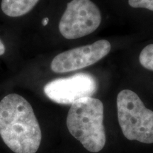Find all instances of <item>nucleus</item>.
<instances>
[{"label":"nucleus","mask_w":153,"mask_h":153,"mask_svg":"<svg viewBox=\"0 0 153 153\" xmlns=\"http://www.w3.org/2000/svg\"><path fill=\"white\" fill-rule=\"evenodd\" d=\"M0 136L14 153H36L41 143L39 123L30 103L16 94L0 101Z\"/></svg>","instance_id":"f257e3e1"},{"label":"nucleus","mask_w":153,"mask_h":153,"mask_svg":"<svg viewBox=\"0 0 153 153\" xmlns=\"http://www.w3.org/2000/svg\"><path fill=\"white\" fill-rule=\"evenodd\" d=\"M104 105L98 99L83 97L71 105L67 117L68 131L86 150L98 152L104 148L106 137Z\"/></svg>","instance_id":"f03ea898"},{"label":"nucleus","mask_w":153,"mask_h":153,"mask_svg":"<svg viewBox=\"0 0 153 153\" xmlns=\"http://www.w3.org/2000/svg\"><path fill=\"white\" fill-rule=\"evenodd\" d=\"M117 110L118 123L126 138L153 143V111L145 106L137 94L129 89L120 91Z\"/></svg>","instance_id":"7ed1b4c3"},{"label":"nucleus","mask_w":153,"mask_h":153,"mask_svg":"<svg viewBox=\"0 0 153 153\" xmlns=\"http://www.w3.org/2000/svg\"><path fill=\"white\" fill-rule=\"evenodd\" d=\"M101 22L100 10L91 0H72L59 23V30L66 39H77L93 33Z\"/></svg>","instance_id":"20e7f679"},{"label":"nucleus","mask_w":153,"mask_h":153,"mask_svg":"<svg viewBox=\"0 0 153 153\" xmlns=\"http://www.w3.org/2000/svg\"><path fill=\"white\" fill-rule=\"evenodd\" d=\"M97 89V82L92 75L77 73L50 82L44 87V93L55 103L72 105L79 99L92 96Z\"/></svg>","instance_id":"39448f33"},{"label":"nucleus","mask_w":153,"mask_h":153,"mask_svg":"<svg viewBox=\"0 0 153 153\" xmlns=\"http://www.w3.org/2000/svg\"><path fill=\"white\" fill-rule=\"evenodd\" d=\"M111 48L109 42L99 40L92 44L66 51L56 55L51 64L55 73H66L95 64L108 54Z\"/></svg>","instance_id":"423d86ee"},{"label":"nucleus","mask_w":153,"mask_h":153,"mask_svg":"<svg viewBox=\"0 0 153 153\" xmlns=\"http://www.w3.org/2000/svg\"><path fill=\"white\" fill-rule=\"evenodd\" d=\"M39 0H2L1 9L10 17L24 16L33 9Z\"/></svg>","instance_id":"0eeeda50"},{"label":"nucleus","mask_w":153,"mask_h":153,"mask_svg":"<svg viewBox=\"0 0 153 153\" xmlns=\"http://www.w3.org/2000/svg\"><path fill=\"white\" fill-rule=\"evenodd\" d=\"M139 60L145 69L153 71V44H150L142 50Z\"/></svg>","instance_id":"6e6552de"},{"label":"nucleus","mask_w":153,"mask_h":153,"mask_svg":"<svg viewBox=\"0 0 153 153\" xmlns=\"http://www.w3.org/2000/svg\"><path fill=\"white\" fill-rule=\"evenodd\" d=\"M128 4L133 8H144L153 11V0H128Z\"/></svg>","instance_id":"1a4fd4ad"},{"label":"nucleus","mask_w":153,"mask_h":153,"mask_svg":"<svg viewBox=\"0 0 153 153\" xmlns=\"http://www.w3.org/2000/svg\"><path fill=\"white\" fill-rule=\"evenodd\" d=\"M5 46L4 44L3 43V42L0 40V55H2L4 54L5 53Z\"/></svg>","instance_id":"9d476101"}]
</instances>
